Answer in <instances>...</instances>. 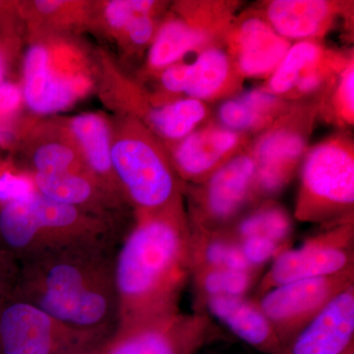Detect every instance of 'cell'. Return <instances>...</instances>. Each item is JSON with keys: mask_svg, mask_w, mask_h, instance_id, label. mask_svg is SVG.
<instances>
[{"mask_svg": "<svg viewBox=\"0 0 354 354\" xmlns=\"http://www.w3.org/2000/svg\"><path fill=\"white\" fill-rule=\"evenodd\" d=\"M189 239L185 207L134 214L114 259L116 330L180 312L181 295L191 278Z\"/></svg>", "mask_w": 354, "mask_h": 354, "instance_id": "obj_1", "label": "cell"}, {"mask_svg": "<svg viewBox=\"0 0 354 354\" xmlns=\"http://www.w3.org/2000/svg\"><path fill=\"white\" fill-rule=\"evenodd\" d=\"M118 246L85 244L26 261L18 265L12 295L72 329L111 337L118 324Z\"/></svg>", "mask_w": 354, "mask_h": 354, "instance_id": "obj_2", "label": "cell"}, {"mask_svg": "<svg viewBox=\"0 0 354 354\" xmlns=\"http://www.w3.org/2000/svg\"><path fill=\"white\" fill-rule=\"evenodd\" d=\"M125 223L91 215L35 191L0 206V255L16 265L85 244L120 245Z\"/></svg>", "mask_w": 354, "mask_h": 354, "instance_id": "obj_3", "label": "cell"}, {"mask_svg": "<svg viewBox=\"0 0 354 354\" xmlns=\"http://www.w3.org/2000/svg\"><path fill=\"white\" fill-rule=\"evenodd\" d=\"M100 77V62L71 34L31 30L21 88L32 113L66 111L97 88Z\"/></svg>", "mask_w": 354, "mask_h": 354, "instance_id": "obj_4", "label": "cell"}, {"mask_svg": "<svg viewBox=\"0 0 354 354\" xmlns=\"http://www.w3.org/2000/svg\"><path fill=\"white\" fill-rule=\"evenodd\" d=\"M111 127L114 174L134 214L184 208L185 185L162 142L129 116H118Z\"/></svg>", "mask_w": 354, "mask_h": 354, "instance_id": "obj_5", "label": "cell"}, {"mask_svg": "<svg viewBox=\"0 0 354 354\" xmlns=\"http://www.w3.org/2000/svg\"><path fill=\"white\" fill-rule=\"evenodd\" d=\"M353 143L342 135L332 137L305 156L295 216L329 227L353 220Z\"/></svg>", "mask_w": 354, "mask_h": 354, "instance_id": "obj_6", "label": "cell"}, {"mask_svg": "<svg viewBox=\"0 0 354 354\" xmlns=\"http://www.w3.org/2000/svg\"><path fill=\"white\" fill-rule=\"evenodd\" d=\"M256 165L251 145L237 153L206 180L185 185L190 228L225 232L259 203L256 191Z\"/></svg>", "mask_w": 354, "mask_h": 354, "instance_id": "obj_7", "label": "cell"}, {"mask_svg": "<svg viewBox=\"0 0 354 354\" xmlns=\"http://www.w3.org/2000/svg\"><path fill=\"white\" fill-rule=\"evenodd\" d=\"M158 26L147 68L158 74L194 51L223 44L234 23L232 4L218 1L183 2Z\"/></svg>", "mask_w": 354, "mask_h": 354, "instance_id": "obj_8", "label": "cell"}, {"mask_svg": "<svg viewBox=\"0 0 354 354\" xmlns=\"http://www.w3.org/2000/svg\"><path fill=\"white\" fill-rule=\"evenodd\" d=\"M321 101L290 106L251 145L255 158L258 199L270 200L281 192L300 169L307 152L309 133Z\"/></svg>", "mask_w": 354, "mask_h": 354, "instance_id": "obj_9", "label": "cell"}, {"mask_svg": "<svg viewBox=\"0 0 354 354\" xmlns=\"http://www.w3.org/2000/svg\"><path fill=\"white\" fill-rule=\"evenodd\" d=\"M109 339L72 329L12 295L0 304V354H69L100 348Z\"/></svg>", "mask_w": 354, "mask_h": 354, "instance_id": "obj_10", "label": "cell"}, {"mask_svg": "<svg viewBox=\"0 0 354 354\" xmlns=\"http://www.w3.org/2000/svg\"><path fill=\"white\" fill-rule=\"evenodd\" d=\"M353 220L326 227L297 248H288L272 261L258 285L257 297L299 279L323 278L354 268Z\"/></svg>", "mask_w": 354, "mask_h": 354, "instance_id": "obj_11", "label": "cell"}, {"mask_svg": "<svg viewBox=\"0 0 354 354\" xmlns=\"http://www.w3.org/2000/svg\"><path fill=\"white\" fill-rule=\"evenodd\" d=\"M218 330L201 312H181L127 329H118L95 354H195Z\"/></svg>", "mask_w": 354, "mask_h": 354, "instance_id": "obj_12", "label": "cell"}, {"mask_svg": "<svg viewBox=\"0 0 354 354\" xmlns=\"http://www.w3.org/2000/svg\"><path fill=\"white\" fill-rule=\"evenodd\" d=\"M354 286V268L323 278L276 286L256 298L283 346L337 295Z\"/></svg>", "mask_w": 354, "mask_h": 354, "instance_id": "obj_13", "label": "cell"}, {"mask_svg": "<svg viewBox=\"0 0 354 354\" xmlns=\"http://www.w3.org/2000/svg\"><path fill=\"white\" fill-rule=\"evenodd\" d=\"M248 138L218 123H209L165 147L184 185H196L250 145Z\"/></svg>", "mask_w": 354, "mask_h": 354, "instance_id": "obj_14", "label": "cell"}, {"mask_svg": "<svg viewBox=\"0 0 354 354\" xmlns=\"http://www.w3.org/2000/svg\"><path fill=\"white\" fill-rule=\"evenodd\" d=\"M225 44L242 78H269L291 46L259 12L234 21Z\"/></svg>", "mask_w": 354, "mask_h": 354, "instance_id": "obj_15", "label": "cell"}, {"mask_svg": "<svg viewBox=\"0 0 354 354\" xmlns=\"http://www.w3.org/2000/svg\"><path fill=\"white\" fill-rule=\"evenodd\" d=\"M354 353V286L337 295L279 354Z\"/></svg>", "mask_w": 354, "mask_h": 354, "instance_id": "obj_16", "label": "cell"}, {"mask_svg": "<svg viewBox=\"0 0 354 354\" xmlns=\"http://www.w3.org/2000/svg\"><path fill=\"white\" fill-rule=\"evenodd\" d=\"M30 176V174H29ZM37 192L86 213L124 223L127 203L114 196L90 172L31 174Z\"/></svg>", "mask_w": 354, "mask_h": 354, "instance_id": "obj_17", "label": "cell"}, {"mask_svg": "<svg viewBox=\"0 0 354 354\" xmlns=\"http://www.w3.org/2000/svg\"><path fill=\"white\" fill-rule=\"evenodd\" d=\"M342 2L326 0H272L261 16L288 41H318L344 12Z\"/></svg>", "mask_w": 354, "mask_h": 354, "instance_id": "obj_18", "label": "cell"}, {"mask_svg": "<svg viewBox=\"0 0 354 354\" xmlns=\"http://www.w3.org/2000/svg\"><path fill=\"white\" fill-rule=\"evenodd\" d=\"M196 311L220 321L237 337L265 354L283 349L269 319L257 300L244 297H209L195 301Z\"/></svg>", "mask_w": 354, "mask_h": 354, "instance_id": "obj_19", "label": "cell"}, {"mask_svg": "<svg viewBox=\"0 0 354 354\" xmlns=\"http://www.w3.org/2000/svg\"><path fill=\"white\" fill-rule=\"evenodd\" d=\"M24 137L28 165L26 174L90 172L64 120L34 123Z\"/></svg>", "mask_w": 354, "mask_h": 354, "instance_id": "obj_20", "label": "cell"}, {"mask_svg": "<svg viewBox=\"0 0 354 354\" xmlns=\"http://www.w3.org/2000/svg\"><path fill=\"white\" fill-rule=\"evenodd\" d=\"M64 121L91 174L114 196L127 204L114 174L111 121L95 113L79 114Z\"/></svg>", "mask_w": 354, "mask_h": 354, "instance_id": "obj_21", "label": "cell"}, {"mask_svg": "<svg viewBox=\"0 0 354 354\" xmlns=\"http://www.w3.org/2000/svg\"><path fill=\"white\" fill-rule=\"evenodd\" d=\"M243 78L223 44H216L198 53L188 64L184 97L208 102L234 97L241 90Z\"/></svg>", "mask_w": 354, "mask_h": 354, "instance_id": "obj_22", "label": "cell"}, {"mask_svg": "<svg viewBox=\"0 0 354 354\" xmlns=\"http://www.w3.org/2000/svg\"><path fill=\"white\" fill-rule=\"evenodd\" d=\"M290 106V102L264 88H254L225 100L218 109V123L248 136L271 127Z\"/></svg>", "mask_w": 354, "mask_h": 354, "instance_id": "obj_23", "label": "cell"}, {"mask_svg": "<svg viewBox=\"0 0 354 354\" xmlns=\"http://www.w3.org/2000/svg\"><path fill=\"white\" fill-rule=\"evenodd\" d=\"M335 55L337 53L326 50L320 41H297L291 44L263 88L288 102L302 81L327 69L334 62Z\"/></svg>", "mask_w": 354, "mask_h": 354, "instance_id": "obj_24", "label": "cell"}, {"mask_svg": "<svg viewBox=\"0 0 354 354\" xmlns=\"http://www.w3.org/2000/svg\"><path fill=\"white\" fill-rule=\"evenodd\" d=\"M207 104L188 97L157 102L144 114L141 122L165 145L187 137L208 120Z\"/></svg>", "mask_w": 354, "mask_h": 354, "instance_id": "obj_25", "label": "cell"}, {"mask_svg": "<svg viewBox=\"0 0 354 354\" xmlns=\"http://www.w3.org/2000/svg\"><path fill=\"white\" fill-rule=\"evenodd\" d=\"M225 232L236 242L249 237H264L290 246L293 223L290 214L279 203L263 200Z\"/></svg>", "mask_w": 354, "mask_h": 354, "instance_id": "obj_26", "label": "cell"}, {"mask_svg": "<svg viewBox=\"0 0 354 354\" xmlns=\"http://www.w3.org/2000/svg\"><path fill=\"white\" fill-rule=\"evenodd\" d=\"M189 257L191 272L209 268L255 271L247 264L237 242L225 232H209L190 228Z\"/></svg>", "mask_w": 354, "mask_h": 354, "instance_id": "obj_27", "label": "cell"}, {"mask_svg": "<svg viewBox=\"0 0 354 354\" xmlns=\"http://www.w3.org/2000/svg\"><path fill=\"white\" fill-rule=\"evenodd\" d=\"M30 29L68 32L91 24L92 4L84 1H32L25 6Z\"/></svg>", "mask_w": 354, "mask_h": 354, "instance_id": "obj_28", "label": "cell"}, {"mask_svg": "<svg viewBox=\"0 0 354 354\" xmlns=\"http://www.w3.org/2000/svg\"><path fill=\"white\" fill-rule=\"evenodd\" d=\"M260 272L227 268L198 269L191 272L195 301L209 297H244L260 281Z\"/></svg>", "mask_w": 354, "mask_h": 354, "instance_id": "obj_29", "label": "cell"}, {"mask_svg": "<svg viewBox=\"0 0 354 354\" xmlns=\"http://www.w3.org/2000/svg\"><path fill=\"white\" fill-rule=\"evenodd\" d=\"M162 3L151 0H111L92 4L91 24L115 39L123 32L135 17L144 13H160Z\"/></svg>", "mask_w": 354, "mask_h": 354, "instance_id": "obj_30", "label": "cell"}, {"mask_svg": "<svg viewBox=\"0 0 354 354\" xmlns=\"http://www.w3.org/2000/svg\"><path fill=\"white\" fill-rule=\"evenodd\" d=\"M329 97L327 101V113L335 122L341 125H353L354 121V64L353 58L342 70L334 85L324 95Z\"/></svg>", "mask_w": 354, "mask_h": 354, "instance_id": "obj_31", "label": "cell"}, {"mask_svg": "<svg viewBox=\"0 0 354 354\" xmlns=\"http://www.w3.org/2000/svg\"><path fill=\"white\" fill-rule=\"evenodd\" d=\"M237 244L247 264L258 272H262L268 263L272 262L279 254L290 248V246L264 237H249L237 242Z\"/></svg>", "mask_w": 354, "mask_h": 354, "instance_id": "obj_32", "label": "cell"}, {"mask_svg": "<svg viewBox=\"0 0 354 354\" xmlns=\"http://www.w3.org/2000/svg\"><path fill=\"white\" fill-rule=\"evenodd\" d=\"M35 191L32 177L25 171L0 172V206L24 199Z\"/></svg>", "mask_w": 354, "mask_h": 354, "instance_id": "obj_33", "label": "cell"}, {"mask_svg": "<svg viewBox=\"0 0 354 354\" xmlns=\"http://www.w3.org/2000/svg\"><path fill=\"white\" fill-rule=\"evenodd\" d=\"M23 100L22 88L13 83L0 86V118L13 115L20 108Z\"/></svg>", "mask_w": 354, "mask_h": 354, "instance_id": "obj_34", "label": "cell"}, {"mask_svg": "<svg viewBox=\"0 0 354 354\" xmlns=\"http://www.w3.org/2000/svg\"><path fill=\"white\" fill-rule=\"evenodd\" d=\"M14 139H16V130L10 116L0 118V145H8Z\"/></svg>", "mask_w": 354, "mask_h": 354, "instance_id": "obj_35", "label": "cell"}, {"mask_svg": "<svg viewBox=\"0 0 354 354\" xmlns=\"http://www.w3.org/2000/svg\"><path fill=\"white\" fill-rule=\"evenodd\" d=\"M6 62L3 53L0 51V86L3 84L4 76H6Z\"/></svg>", "mask_w": 354, "mask_h": 354, "instance_id": "obj_36", "label": "cell"}, {"mask_svg": "<svg viewBox=\"0 0 354 354\" xmlns=\"http://www.w3.org/2000/svg\"><path fill=\"white\" fill-rule=\"evenodd\" d=\"M101 346H100V348H101ZM100 348H97L95 349H91V351H78V353H69V354H95V353H97V349H99Z\"/></svg>", "mask_w": 354, "mask_h": 354, "instance_id": "obj_37", "label": "cell"}, {"mask_svg": "<svg viewBox=\"0 0 354 354\" xmlns=\"http://www.w3.org/2000/svg\"><path fill=\"white\" fill-rule=\"evenodd\" d=\"M351 354H354V353H351Z\"/></svg>", "mask_w": 354, "mask_h": 354, "instance_id": "obj_38", "label": "cell"}]
</instances>
